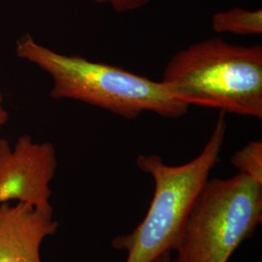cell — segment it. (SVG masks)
I'll return each instance as SVG.
<instances>
[{"instance_id": "cell-5", "label": "cell", "mask_w": 262, "mask_h": 262, "mask_svg": "<svg viewBox=\"0 0 262 262\" xmlns=\"http://www.w3.org/2000/svg\"><path fill=\"white\" fill-rule=\"evenodd\" d=\"M57 161L56 150L49 143H34L21 135L14 150L0 139V204L17 200L35 207L50 206Z\"/></svg>"}, {"instance_id": "cell-11", "label": "cell", "mask_w": 262, "mask_h": 262, "mask_svg": "<svg viewBox=\"0 0 262 262\" xmlns=\"http://www.w3.org/2000/svg\"><path fill=\"white\" fill-rule=\"evenodd\" d=\"M8 121V113L2 107V95L0 94V126Z\"/></svg>"}, {"instance_id": "cell-8", "label": "cell", "mask_w": 262, "mask_h": 262, "mask_svg": "<svg viewBox=\"0 0 262 262\" xmlns=\"http://www.w3.org/2000/svg\"><path fill=\"white\" fill-rule=\"evenodd\" d=\"M230 163L238 169L239 173L262 185L261 141L249 142L231 157Z\"/></svg>"}, {"instance_id": "cell-2", "label": "cell", "mask_w": 262, "mask_h": 262, "mask_svg": "<svg viewBox=\"0 0 262 262\" xmlns=\"http://www.w3.org/2000/svg\"><path fill=\"white\" fill-rule=\"evenodd\" d=\"M188 107L262 119V47L237 46L220 36L176 52L162 80Z\"/></svg>"}, {"instance_id": "cell-1", "label": "cell", "mask_w": 262, "mask_h": 262, "mask_svg": "<svg viewBox=\"0 0 262 262\" xmlns=\"http://www.w3.org/2000/svg\"><path fill=\"white\" fill-rule=\"evenodd\" d=\"M16 54L46 71L53 79L51 96L74 99L126 120L151 112L179 119L188 111L162 81H152L118 66L78 56H66L37 44L26 35L17 42Z\"/></svg>"}, {"instance_id": "cell-7", "label": "cell", "mask_w": 262, "mask_h": 262, "mask_svg": "<svg viewBox=\"0 0 262 262\" xmlns=\"http://www.w3.org/2000/svg\"><path fill=\"white\" fill-rule=\"evenodd\" d=\"M212 29L217 34L231 33L239 36L261 35L262 10L235 7L216 12L212 17Z\"/></svg>"}, {"instance_id": "cell-3", "label": "cell", "mask_w": 262, "mask_h": 262, "mask_svg": "<svg viewBox=\"0 0 262 262\" xmlns=\"http://www.w3.org/2000/svg\"><path fill=\"white\" fill-rule=\"evenodd\" d=\"M226 132V114L220 112L204 148L190 161L169 165L159 155L137 157L136 164L152 178L155 191L140 224L111 242L114 249L126 253L124 262H152L162 253H173L194 200L221 160Z\"/></svg>"}, {"instance_id": "cell-9", "label": "cell", "mask_w": 262, "mask_h": 262, "mask_svg": "<svg viewBox=\"0 0 262 262\" xmlns=\"http://www.w3.org/2000/svg\"><path fill=\"white\" fill-rule=\"evenodd\" d=\"M97 4L108 5L117 13H126L141 9L148 5L150 0H93Z\"/></svg>"}, {"instance_id": "cell-6", "label": "cell", "mask_w": 262, "mask_h": 262, "mask_svg": "<svg viewBox=\"0 0 262 262\" xmlns=\"http://www.w3.org/2000/svg\"><path fill=\"white\" fill-rule=\"evenodd\" d=\"M57 227L52 205L0 204V262H42V242Z\"/></svg>"}, {"instance_id": "cell-10", "label": "cell", "mask_w": 262, "mask_h": 262, "mask_svg": "<svg viewBox=\"0 0 262 262\" xmlns=\"http://www.w3.org/2000/svg\"><path fill=\"white\" fill-rule=\"evenodd\" d=\"M152 262H173V254L171 252H166L158 256Z\"/></svg>"}, {"instance_id": "cell-4", "label": "cell", "mask_w": 262, "mask_h": 262, "mask_svg": "<svg viewBox=\"0 0 262 262\" xmlns=\"http://www.w3.org/2000/svg\"><path fill=\"white\" fill-rule=\"evenodd\" d=\"M262 222V185L242 173L208 179L188 213L173 262H228Z\"/></svg>"}]
</instances>
